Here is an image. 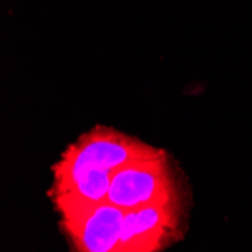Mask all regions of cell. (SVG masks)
<instances>
[{
    "instance_id": "3",
    "label": "cell",
    "mask_w": 252,
    "mask_h": 252,
    "mask_svg": "<svg viewBox=\"0 0 252 252\" xmlns=\"http://www.w3.org/2000/svg\"><path fill=\"white\" fill-rule=\"evenodd\" d=\"M180 196L178 181L163 151L156 157L136 160L113 172L107 201L128 212Z\"/></svg>"
},
{
    "instance_id": "4",
    "label": "cell",
    "mask_w": 252,
    "mask_h": 252,
    "mask_svg": "<svg viewBox=\"0 0 252 252\" xmlns=\"http://www.w3.org/2000/svg\"><path fill=\"white\" fill-rule=\"evenodd\" d=\"M183 199L145 205L126 212L117 252H156L180 239Z\"/></svg>"
},
{
    "instance_id": "1",
    "label": "cell",
    "mask_w": 252,
    "mask_h": 252,
    "mask_svg": "<svg viewBox=\"0 0 252 252\" xmlns=\"http://www.w3.org/2000/svg\"><path fill=\"white\" fill-rule=\"evenodd\" d=\"M61 213V226L74 251L117 252L126 210L106 201H91L76 196H53Z\"/></svg>"
},
{
    "instance_id": "2",
    "label": "cell",
    "mask_w": 252,
    "mask_h": 252,
    "mask_svg": "<svg viewBox=\"0 0 252 252\" xmlns=\"http://www.w3.org/2000/svg\"><path fill=\"white\" fill-rule=\"evenodd\" d=\"M162 153L163 150H157L136 137H130L110 127L97 126L65 150L61 160L53 166V174L85 169H107L115 172L136 160L156 157Z\"/></svg>"
},
{
    "instance_id": "5",
    "label": "cell",
    "mask_w": 252,
    "mask_h": 252,
    "mask_svg": "<svg viewBox=\"0 0 252 252\" xmlns=\"http://www.w3.org/2000/svg\"><path fill=\"white\" fill-rule=\"evenodd\" d=\"M112 171L85 169L74 172H55L50 196H76L91 201H106L110 189Z\"/></svg>"
}]
</instances>
